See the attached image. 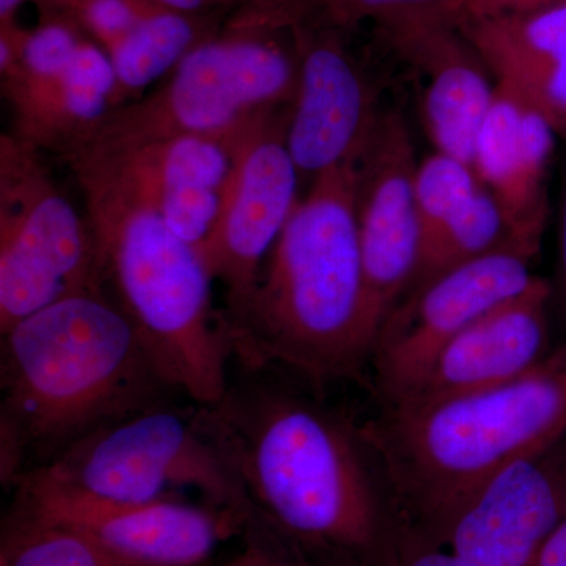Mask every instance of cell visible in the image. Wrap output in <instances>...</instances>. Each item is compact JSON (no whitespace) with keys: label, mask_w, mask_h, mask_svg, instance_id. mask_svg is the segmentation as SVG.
<instances>
[{"label":"cell","mask_w":566,"mask_h":566,"mask_svg":"<svg viewBox=\"0 0 566 566\" xmlns=\"http://www.w3.org/2000/svg\"><path fill=\"white\" fill-rule=\"evenodd\" d=\"M566 516V433L502 469L461 510L444 547L471 566H532Z\"/></svg>","instance_id":"9a60e30c"},{"label":"cell","mask_w":566,"mask_h":566,"mask_svg":"<svg viewBox=\"0 0 566 566\" xmlns=\"http://www.w3.org/2000/svg\"><path fill=\"white\" fill-rule=\"evenodd\" d=\"M230 13H192L161 7L134 28L109 55L122 106L139 99L145 91L169 76L175 69L203 41L218 35Z\"/></svg>","instance_id":"44dd1931"},{"label":"cell","mask_w":566,"mask_h":566,"mask_svg":"<svg viewBox=\"0 0 566 566\" xmlns=\"http://www.w3.org/2000/svg\"><path fill=\"white\" fill-rule=\"evenodd\" d=\"M245 545L221 566H303L304 553L260 521L245 524Z\"/></svg>","instance_id":"4316f807"},{"label":"cell","mask_w":566,"mask_h":566,"mask_svg":"<svg viewBox=\"0 0 566 566\" xmlns=\"http://www.w3.org/2000/svg\"><path fill=\"white\" fill-rule=\"evenodd\" d=\"M292 106L259 118L241 139L221 222L203 253L226 307L237 312L252 293L268 255L297 202L300 170L286 142Z\"/></svg>","instance_id":"7c38bea8"},{"label":"cell","mask_w":566,"mask_h":566,"mask_svg":"<svg viewBox=\"0 0 566 566\" xmlns=\"http://www.w3.org/2000/svg\"><path fill=\"white\" fill-rule=\"evenodd\" d=\"M501 249L516 248L510 238L501 208L485 186H482L442 227L441 232L424 245L415 279L405 297L439 275Z\"/></svg>","instance_id":"7402d4cb"},{"label":"cell","mask_w":566,"mask_h":566,"mask_svg":"<svg viewBox=\"0 0 566 566\" xmlns=\"http://www.w3.org/2000/svg\"><path fill=\"white\" fill-rule=\"evenodd\" d=\"M303 566H375L356 560V558L338 556H305Z\"/></svg>","instance_id":"836d02e7"},{"label":"cell","mask_w":566,"mask_h":566,"mask_svg":"<svg viewBox=\"0 0 566 566\" xmlns=\"http://www.w3.org/2000/svg\"><path fill=\"white\" fill-rule=\"evenodd\" d=\"M18 515L80 532L137 566H202L248 521L186 497L120 502L76 493L28 471L17 483Z\"/></svg>","instance_id":"30bf717a"},{"label":"cell","mask_w":566,"mask_h":566,"mask_svg":"<svg viewBox=\"0 0 566 566\" xmlns=\"http://www.w3.org/2000/svg\"><path fill=\"white\" fill-rule=\"evenodd\" d=\"M417 166L403 115L379 112L357 175V219L374 342L387 316L408 293L419 264Z\"/></svg>","instance_id":"4fadbf2b"},{"label":"cell","mask_w":566,"mask_h":566,"mask_svg":"<svg viewBox=\"0 0 566 566\" xmlns=\"http://www.w3.org/2000/svg\"><path fill=\"white\" fill-rule=\"evenodd\" d=\"M441 0H305L296 14L297 24L335 29L348 33L365 21L374 22L401 11L434 6Z\"/></svg>","instance_id":"484cf974"},{"label":"cell","mask_w":566,"mask_h":566,"mask_svg":"<svg viewBox=\"0 0 566 566\" xmlns=\"http://www.w3.org/2000/svg\"><path fill=\"white\" fill-rule=\"evenodd\" d=\"M531 256L501 249L439 275L401 300L379 327L368 382L379 406L408 397L447 344L535 282Z\"/></svg>","instance_id":"8fae6325"},{"label":"cell","mask_w":566,"mask_h":566,"mask_svg":"<svg viewBox=\"0 0 566 566\" xmlns=\"http://www.w3.org/2000/svg\"><path fill=\"white\" fill-rule=\"evenodd\" d=\"M245 133L248 129L234 136L193 134L123 147L92 144L80 150L102 159L203 256L221 222Z\"/></svg>","instance_id":"2e32d148"},{"label":"cell","mask_w":566,"mask_h":566,"mask_svg":"<svg viewBox=\"0 0 566 566\" xmlns=\"http://www.w3.org/2000/svg\"><path fill=\"white\" fill-rule=\"evenodd\" d=\"M41 155L13 134L0 137V333L65 297L104 290L87 214Z\"/></svg>","instance_id":"ba28073f"},{"label":"cell","mask_w":566,"mask_h":566,"mask_svg":"<svg viewBox=\"0 0 566 566\" xmlns=\"http://www.w3.org/2000/svg\"><path fill=\"white\" fill-rule=\"evenodd\" d=\"M296 87L292 29L226 22L159 87L118 107L87 145L123 147L193 134L234 136L263 115L292 106Z\"/></svg>","instance_id":"8992f818"},{"label":"cell","mask_w":566,"mask_h":566,"mask_svg":"<svg viewBox=\"0 0 566 566\" xmlns=\"http://www.w3.org/2000/svg\"><path fill=\"white\" fill-rule=\"evenodd\" d=\"M497 85L566 139V2L460 25Z\"/></svg>","instance_id":"ffe728a7"},{"label":"cell","mask_w":566,"mask_h":566,"mask_svg":"<svg viewBox=\"0 0 566 566\" xmlns=\"http://www.w3.org/2000/svg\"><path fill=\"white\" fill-rule=\"evenodd\" d=\"M0 566H137L57 524L14 513L7 524Z\"/></svg>","instance_id":"603a6c76"},{"label":"cell","mask_w":566,"mask_h":566,"mask_svg":"<svg viewBox=\"0 0 566 566\" xmlns=\"http://www.w3.org/2000/svg\"><path fill=\"white\" fill-rule=\"evenodd\" d=\"M374 25L387 50L427 80L424 125L438 151L472 166L495 92L485 63L434 6L401 11Z\"/></svg>","instance_id":"e0dca14e"},{"label":"cell","mask_w":566,"mask_h":566,"mask_svg":"<svg viewBox=\"0 0 566 566\" xmlns=\"http://www.w3.org/2000/svg\"><path fill=\"white\" fill-rule=\"evenodd\" d=\"M297 87L286 142L301 177L359 158L379 112L374 88L346 44V33L297 24Z\"/></svg>","instance_id":"5bb4252c"},{"label":"cell","mask_w":566,"mask_h":566,"mask_svg":"<svg viewBox=\"0 0 566 566\" xmlns=\"http://www.w3.org/2000/svg\"><path fill=\"white\" fill-rule=\"evenodd\" d=\"M565 2L566 0H441L434 3V7L450 24L460 28L468 22L485 20V18L527 13V11L543 10Z\"/></svg>","instance_id":"83f0119b"},{"label":"cell","mask_w":566,"mask_h":566,"mask_svg":"<svg viewBox=\"0 0 566 566\" xmlns=\"http://www.w3.org/2000/svg\"><path fill=\"white\" fill-rule=\"evenodd\" d=\"M556 136L538 112L495 84L472 167L501 208L512 243L531 259L545 233L547 174Z\"/></svg>","instance_id":"d6986e66"},{"label":"cell","mask_w":566,"mask_h":566,"mask_svg":"<svg viewBox=\"0 0 566 566\" xmlns=\"http://www.w3.org/2000/svg\"><path fill=\"white\" fill-rule=\"evenodd\" d=\"M482 186L471 164L442 151H436L417 166L415 196L420 253Z\"/></svg>","instance_id":"cb8c5ba5"},{"label":"cell","mask_w":566,"mask_h":566,"mask_svg":"<svg viewBox=\"0 0 566 566\" xmlns=\"http://www.w3.org/2000/svg\"><path fill=\"white\" fill-rule=\"evenodd\" d=\"M169 9L192 11V13H212V11H226L232 14L241 7L251 6L256 0H156Z\"/></svg>","instance_id":"f546056e"},{"label":"cell","mask_w":566,"mask_h":566,"mask_svg":"<svg viewBox=\"0 0 566 566\" xmlns=\"http://www.w3.org/2000/svg\"><path fill=\"white\" fill-rule=\"evenodd\" d=\"M169 390L106 290L41 308L2 333L3 482Z\"/></svg>","instance_id":"277c9868"},{"label":"cell","mask_w":566,"mask_h":566,"mask_svg":"<svg viewBox=\"0 0 566 566\" xmlns=\"http://www.w3.org/2000/svg\"><path fill=\"white\" fill-rule=\"evenodd\" d=\"M558 294L566 315V193L560 218V241H558Z\"/></svg>","instance_id":"d6a6232c"},{"label":"cell","mask_w":566,"mask_h":566,"mask_svg":"<svg viewBox=\"0 0 566 566\" xmlns=\"http://www.w3.org/2000/svg\"><path fill=\"white\" fill-rule=\"evenodd\" d=\"M161 7L166 6L156 0H73L66 14L104 51L109 52L139 22Z\"/></svg>","instance_id":"d4e9b609"},{"label":"cell","mask_w":566,"mask_h":566,"mask_svg":"<svg viewBox=\"0 0 566 566\" xmlns=\"http://www.w3.org/2000/svg\"><path fill=\"white\" fill-rule=\"evenodd\" d=\"M305 0H259L255 2L256 9L262 11L264 17L271 21L279 22V25L292 28L296 21L297 10Z\"/></svg>","instance_id":"1f68e13d"},{"label":"cell","mask_w":566,"mask_h":566,"mask_svg":"<svg viewBox=\"0 0 566 566\" xmlns=\"http://www.w3.org/2000/svg\"><path fill=\"white\" fill-rule=\"evenodd\" d=\"M202 412L251 517L305 556L394 566L398 527L359 424L274 371L244 368Z\"/></svg>","instance_id":"6da1fadb"},{"label":"cell","mask_w":566,"mask_h":566,"mask_svg":"<svg viewBox=\"0 0 566 566\" xmlns=\"http://www.w3.org/2000/svg\"><path fill=\"white\" fill-rule=\"evenodd\" d=\"M394 566H471L446 547L424 545L398 534Z\"/></svg>","instance_id":"f1b7e54d"},{"label":"cell","mask_w":566,"mask_h":566,"mask_svg":"<svg viewBox=\"0 0 566 566\" xmlns=\"http://www.w3.org/2000/svg\"><path fill=\"white\" fill-rule=\"evenodd\" d=\"M11 132L40 153L65 159L122 107L107 52L66 13H41L17 59L0 70Z\"/></svg>","instance_id":"9c48e42d"},{"label":"cell","mask_w":566,"mask_h":566,"mask_svg":"<svg viewBox=\"0 0 566 566\" xmlns=\"http://www.w3.org/2000/svg\"><path fill=\"white\" fill-rule=\"evenodd\" d=\"M359 430L398 532L444 547L453 521L494 475L566 433V344L505 385L379 406Z\"/></svg>","instance_id":"3957f363"},{"label":"cell","mask_w":566,"mask_h":566,"mask_svg":"<svg viewBox=\"0 0 566 566\" xmlns=\"http://www.w3.org/2000/svg\"><path fill=\"white\" fill-rule=\"evenodd\" d=\"M359 158L312 180L252 293L223 314L244 370L285 371L316 389L368 378L374 335L357 219Z\"/></svg>","instance_id":"7a4b0ae2"},{"label":"cell","mask_w":566,"mask_h":566,"mask_svg":"<svg viewBox=\"0 0 566 566\" xmlns=\"http://www.w3.org/2000/svg\"><path fill=\"white\" fill-rule=\"evenodd\" d=\"M31 471L107 501H159L192 490L207 504L251 517L240 480L199 405L158 401L93 431Z\"/></svg>","instance_id":"52a82bcc"},{"label":"cell","mask_w":566,"mask_h":566,"mask_svg":"<svg viewBox=\"0 0 566 566\" xmlns=\"http://www.w3.org/2000/svg\"><path fill=\"white\" fill-rule=\"evenodd\" d=\"M40 13H66L73 0H35Z\"/></svg>","instance_id":"d590c367"},{"label":"cell","mask_w":566,"mask_h":566,"mask_svg":"<svg viewBox=\"0 0 566 566\" xmlns=\"http://www.w3.org/2000/svg\"><path fill=\"white\" fill-rule=\"evenodd\" d=\"M532 566H566V516L546 539Z\"/></svg>","instance_id":"4dcf8cb0"},{"label":"cell","mask_w":566,"mask_h":566,"mask_svg":"<svg viewBox=\"0 0 566 566\" xmlns=\"http://www.w3.org/2000/svg\"><path fill=\"white\" fill-rule=\"evenodd\" d=\"M25 0H0V25L20 24L18 13Z\"/></svg>","instance_id":"e575fe53"},{"label":"cell","mask_w":566,"mask_h":566,"mask_svg":"<svg viewBox=\"0 0 566 566\" xmlns=\"http://www.w3.org/2000/svg\"><path fill=\"white\" fill-rule=\"evenodd\" d=\"M63 161L84 196L104 290L174 392L199 406L219 403L230 385L233 344L202 253L92 153L77 150Z\"/></svg>","instance_id":"5b68a950"},{"label":"cell","mask_w":566,"mask_h":566,"mask_svg":"<svg viewBox=\"0 0 566 566\" xmlns=\"http://www.w3.org/2000/svg\"><path fill=\"white\" fill-rule=\"evenodd\" d=\"M551 296L549 283L536 277L526 292L495 305L447 344L416 389L394 405L433 403L527 374L551 353Z\"/></svg>","instance_id":"ac0fdd59"}]
</instances>
